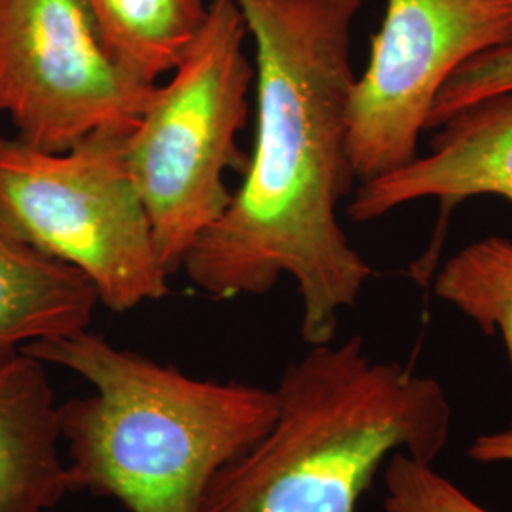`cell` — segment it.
Segmentation results:
<instances>
[{"label": "cell", "mask_w": 512, "mask_h": 512, "mask_svg": "<svg viewBox=\"0 0 512 512\" xmlns=\"http://www.w3.org/2000/svg\"><path fill=\"white\" fill-rule=\"evenodd\" d=\"M255 38L256 135L222 219L184 258L213 300L270 293L283 274L302 298L308 346L336 340L372 268L351 247L338 205L351 194V25L363 0H236Z\"/></svg>", "instance_id": "1"}, {"label": "cell", "mask_w": 512, "mask_h": 512, "mask_svg": "<svg viewBox=\"0 0 512 512\" xmlns=\"http://www.w3.org/2000/svg\"><path fill=\"white\" fill-rule=\"evenodd\" d=\"M90 382L59 404L71 494L118 499L129 512H200L220 469L260 439L275 391L184 374L84 330L21 348Z\"/></svg>", "instance_id": "2"}, {"label": "cell", "mask_w": 512, "mask_h": 512, "mask_svg": "<svg viewBox=\"0 0 512 512\" xmlns=\"http://www.w3.org/2000/svg\"><path fill=\"white\" fill-rule=\"evenodd\" d=\"M270 429L211 480L200 512H357L395 452L433 465L452 406L442 385L372 361L361 336L287 366Z\"/></svg>", "instance_id": "3"}, {"label": "cell", "mask_w": 512, "mask_h": 512, "mask_svg": "<svg viewBox=\"0 0 512 512\" xmlns=\"http://www.w3.org/2000/svg\"><path fill=\"white\" fill-rule=\"evenodd\" d=\"M247 21L236 0H211L200 35L173 78L156 88L124 154L154 230L167 274L228 211V171L241 175L249 156L238 135L249 120L255 65L245 54Z\"/></svg>", "instance_id": "4"}, {"label": "cell", "mask_w": 512, "mask_h": 512, "mask_svg": "<svg viewBox=\"0 0 512 512\" xmlns=\"http://www.w3.org/2000/svg\"><path fill=\"white\" fill-rule=\"evenodd\" d=\"M128 135L97 131L65 152L0 137V226L86 275L116 313L162 300L171 277L129 175Z\"/></svg>", "instance_id": "5"}, {"label": "cell", "mask_w": 512, "mask_h": 512, "mask_svg": "<svg viewBox=\"0 0 512 512\" xmlns=\"http://www.w3.org/2000/svg\"><path fill=\"white\" fill-rule=\"evenodd\" d=\"M156 88L103 50L80 0H0V114L23 143L65 152L131 133Z\"/></svg>", "instance_id": "6"}, {"label": "cell", "mask_w": 512, "mask_h": 512, "mask_svg": "<svg viewBox=\"0 0 512 512\" xmlns=\"http://www.w3.org/2000/svg\"><path fill=\"white\" fill-rule=\"evenodd\" d=\"M509 42L512 0H387L349 103L357 183L412 164L442 86L476 55Z\"/></svg>", "instance_id": "7"}, {"label": "cell", "mask_w": 512, "mask_h": 512, "mask_svg": "<svg viewBox=\"0 0 512 512\" xmlns=\"http://www.w3.org/2000/svg\"><path fill=\"white\" fill-rule=\"evenodd\" d=\"M475 196L512 202V92L459 110L440 126L427 156L359 184L348 215L370 222L416 200L437 198L456 207Z\"/></svg>", "instance_id": "8"}, {"label": "cell", "mask_w": 512, "mask_h": 512, "mask_svg": "<svg viewBox=\"0 0 512 512\" xmlns=\"http://www.w3.org/2000/svg\"><path fill=\"white\" fill-rule=\"evenodd\" d=\"M59 404L44 363L25 353L0 365V512H46L67 494Z\"/></svg>", "instance_id": "9"}, {"label": "cell", "mask_w": 512, "mask_h": 512, "mask_svg": "<svg viewBox=\"0 0 512 512\" xmlns=\"http://www.w3.org/2000/svg\"><path fill=\"white\" fill-rule=\"evenodd\" d=\"M97 304L86 275L0 226V365L31 342L90 329Z\"/></svg>", "instance_id": "10"}, {"label": "cell", "mask_w": 512, "mask_h": 512, "mask_svg": "<svg viewBox=\"0 0 512 512\" xmlns=\"http://www.w3.org/2000/svg\"><path fill=\"white\" fill-rule=\"evenodd\" d=\"M103 50L128 73L158 84L173 73L207 19L203 0H80Z\"/></svg>", "instance_id": "11"}, {"label": "cell", "mask_w": 512, "mask_h": 512, "mask_svg": "<svg viewBox=\"0 0 512 512\" xmlns=\"http://www.w3.org/2000/svg\"><path fill=\"white\" fill-rule=\"evenodd\" d=\"M435 294L486 334L499 332L512 365L511 239L492 236L461 249L437 275Z\"/></svg>", "instance_id": "12"}, {"label": "cell", "mask_w": 512, "mask_h": 512, "mask_svg": "<svg viewBox=\"0 0 512 512\" xmlns=\"http://www.w3.org/2000/svg\"><path fill=\"white\" fill-rule=\"evenodd\" d=\"M384 482L387 512H490L431 465L403 452L387 459Z\"/></svg>", "instance_id": "13"}, {"label": "cell", "mask_w": 512, "mask_h": 512, "mask_svg": "<svg viewBox=\"0 0 512 512\" xmlns=\"http://www.w3.org/2000/svg\"><path fill=\"white\" fill-rule=\"evenodd\" d=\"M507 92H512V42L476 55L450 76L433 103L427 128H440L459 110Z\"/></svg>", "instance_id": "14"}, {"label": "cell", "mask_w": 512, "mask_h": 512, "mask_svg": "<svg viewBox=\"0 0 512 512\" xmlns=\"http://www.w3.org/2000/svg\"><path fill=\"white\" fill-rule=\"evenodd\" d=\"M469 458L480 463H512V425L505 431L478 437L469 448Z\"/></svg>", "instance_id": "15"}]
</instances>
